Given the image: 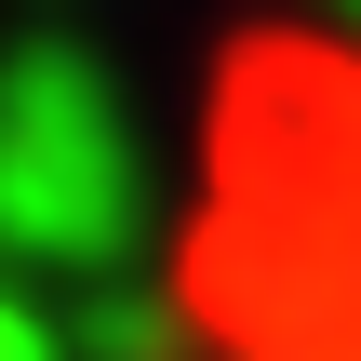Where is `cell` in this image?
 Listing matches in <instances>:
<instances>
[{"instance_id":"cell-1","label":"cell","mask_w":361,"mask_h":361,"mask_svg":"<svg viewBox=\"0 0 361 361\" xmlns=\"http://www.w3.org/2000/svg\"><path fill=\"white\" fill-rule=\"evenodd\" d=\"M147 361H361V27L255 13L201 67Z\"/></svg>"}]
</instances>
